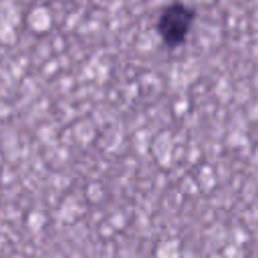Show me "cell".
Wrapping results in <instances>:
<instances>
[{
	"label": "cell",
	"instance_id": "1",
	"mask_svg": "<svg viewBox=\"0 0 258 258\" xmlns=\"http://www.w3.org/2000/svg\"><path fill=\"white\" fill-rule=\"evenodd\" d=\"M196 18H198V10L187 2L175 0L165 4L155 18V32L161 44L167 50L181 48L189 38Z\"/></svg>",
	"mask_w": 258,
	"mask_h": 258
}]
</instances>
